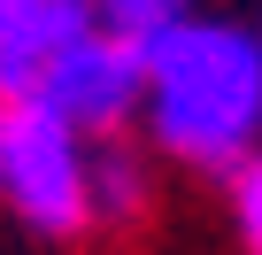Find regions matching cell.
I'll return each instance as SVG.
<instances>
[{
	"mask_svg": "<svg viewBox=\"0 0 262 255\" xmlns=\"http://www.w3.org/2000/svg\"><path fill=\"white\" fill-rule=\"evenodd\" d=\"M147 140L201 170L231 178L262 147V31L231 16H193L147 47V101H139Z\"/></svg>",
	"mask_w": 262,
	"mask_h": 255,
	"instance_id": "obj_1",
	"label": "cell"
},
{
	"mask_svg": "<svg viewBox=\"0 0 262 255\" xmlns=\"http://www.w3.org/2000/svg\"><path fill=\"white\" fill-rule=\"evenodd\" d=\"M0 201L39 240H85V140L54 124L39 101H8V163H0Z\"/></svg>",
	"mask_w": 262,
	"mask_h": 255,
	"instance_id": "obj_2",
	"label": "cell"
},
{
	"mask_svg": "<svg viewBox=\"0 0 262 255\" xmlns=\"http://www.w3.org/2000/svg\"><path fill=\"white\" fill-rule=\"evenodd\" d=\"M31 101H39L54 124H70L85 147H93V140H123L131 124H139V101H147V54L123 47V39H108V31L93 24L85 39H70V47L39 70Z\"/></svg>",
	"mask_w": 262,
	"mask_h": 255,
	"instance_id": "obj_3",
	"label": "cell"
},
{
	"mask_svg": "<svg viewBox=\"0 0 262 255\" xmlns=\"http://www.w3.org/2000/svg\"><path fill=\"white\" fill-rule=\"evenodd\" d=\"M93 31V0H0V101H31L39 70Z\"/></svg>",
	"mask_w": 262,
	"mask_h": 255,
	"instance_id": "obj_4",
	"label": "cell"
},
{
	"mask_svg": "<svg viewBox=\"0 0 262 255\" xmlns=\"http://www.w3.org/2000/svg\"><path fill=\"white\" fill-rule=\"evenodd\" d=\"M155 201V178H147V155L131 147V140H93L85 147V209L93 224L123 232V224H139Z\"/></svg>",
	"mask_w": 262,
	"mask_h": 255,
	"instance_id": "obj_5",
	"label": "cell"
},
{
	"mask_svg": "<svg viewBox=\"0 0 262 255\" xmlns=\"http://www.w3.org/2000/svg\"><path fill=\"white\" fill-rule=\"evenodd\" d=\"M201 16V0H93V24L108 31V39H123V47H155L162 31H178V24H193Z\"/></svg>",
	"mask_w": 262,
	"mask_h": 255,
	"instance_id": "obj_6",
	"label": "cell"
},
{
	"mask_svg": "<svg viewBox=\"0 0 262 255\" xmlns=\"http://www.w3.org/2000/svg\"><path fill=\"white\" fill-rule=\"evenodd\" d=\"M224 186H231V240H239V255H262V147Z\"/></svg>",
	"mask_w": 262,
	"mask_h": 255,
	"instance_id": "obj_7",
	"label": "cell"
},
{
	"mask_svg": "<svg viewBox=\"0 0 262 255\" xmlns=\"http://www.w3.org/2000/svg\"><path fill=\"white\" fill-rule=\"evenodd\" d=\"M0 163H8V101H0Z\"/></svg>",
	"mask_w": 262,
	"mask_h": 255,
	"instance_id": "obj_8",
	"label": "cell"
}]
</instances>
